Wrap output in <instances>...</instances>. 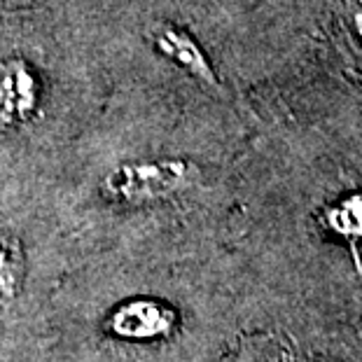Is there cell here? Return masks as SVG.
I'll use <instances>...</instances> for the list:
<instances>
[{"instance_id": "3", "label": "cell", "mask_w": 362, "mask_h": 362, "mask_svg": "<svg viewBox=\"0 0 362 362\" xmlns=\"http://www.w3.org/2000/svg\"><path fill=\"white\" fill-rule=\"evenodd\" d=\"M40 98V75L26 59L12 57L0 61V131L35 119Z\"/></svg>"}, {"instance_id": "7", "label": "cell", "mask_w": 362, "mask_h": 362, "mask_svg": "<svg viewBox=\"0 0 362 362\" xmlns=\"http://www.w3.org/2000/svg\"><path fill=\"white\" fill-rule=\"evenodd\" d=\"M24 288V255L19 243L0 236V306L12 304Z\"/></svg>"}, {"instance_id": "6", "label": "cell", "mask_w": 362, "mask_h": 362, "mask_svg": "<svg viewBox=\"0 0 362 362\" xmlns=\"http://www.w3.org/2000/svg\"><path fill=\"white\" fill-rule=\"evenodd\" d=\"M334 37L339 49L362 73V0H341L334 14Z\"/></svg>"}, {"instance_id": "5", "label": "cell", "mask_w": 362, "mask_h": 362, "mask_svg": "<svg viewBox=\"0 0 362 362\" xmlns=\"http://www.w3.org/2000/svg\"><path fill=\"white\" fill-rule=\"evenodd\" d=\"M318 225L325 229L327 234H332L337 238L349 245L356 259L358 272L362 274L360 267V243H362V189L351 192L329 202L327 206L320 208L318 213Z\"/></svg>"}, {"instance_id": "1", "label": "cell", "mask_w": 362, "mask_h": 362, "mask_svg": "<svg viewBox=\"0 0 362 362\" xmlns=\"http://www.w3.org/2000/svg\"><path fill=\"white\" fill-rule=\"evenodd\" d=\"M202 171L194 161L180 157L124 161L103 175L101 194L105 202L119 206H145L171 199L194 187Z\"/></svg>"}, {"instance_id": "2", "label": "cell", "mask_w": 362, "mask_h": 362, "mask_svg": "<svg viewBox=\"0 0 362 362\" xmlns=\"http://www.w3.org/2000/svg\"><path fill=\"white\" fill-rule=\"evenodd\" d=\"M180 325V315L161 299H124L105 315L103 329L119 341H164Z\"/></svg>"}, {"instance_id": "4", "label": "cell", "mask_w": 362, "mask_h": 362, "mask_svg": "<svg viewBox=\"0 0 362 362\" xmlns=\"http://www.w3.org/2000/svg\"><path fill=\"white\" fill-rule=\"evenodd\" d=\"M148 37L159 57L171 61L175 68L185 71L189 78L206 84V87H220V78L215 73L208 54L187 30L173 24H159L150 30Z\"/></svg>"}]
</instances>
